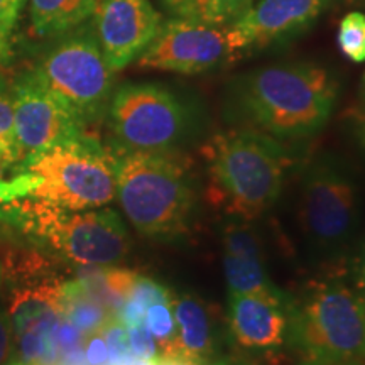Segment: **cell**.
Listing matches in <instances>:
<instances>
[{"mask_svg":"<svg viewBox=\"0 0 365 365\" xmlns=\"http://www.w3.org/2000/svg\"><path fill=\"white\" fill-rule=\"evenodd\" d=\"M202 153L208 166L210 203L234 220H255L281 196L291 161L271 135L250 129L222 132Z\"/></svg>","mask_w":365,"mask_h":365,"instance_id":"6da1fadb","label":"cell"},{"mask_svg":"<svg viewBox=\"0 0 365 365\" xmlns=\"http://www.w3.org/2000/svg\"><path fill=\"white\" fill-rule=\"evenodd\" d=\"M117 198L137 232L173 242L190 230L196 191L190 163L173 153L115 154Z\"/></svg>","mask_w":365,"mask_h":365,"instance_id":"7a4b0ae2","label":"cell"},{"mask_svg":"<svg viewBox=\"0 0 365 365\" xmlns=\"http://www.w3.org/2000/svg\"><path fill=\"white\" fill-rule=\"evenodd\" d=\"M339 83L309 63L255 70L237 86V103L250 124L274 137L318 132L331 115Z\"/></svg>","mask_w":365,"mask_h":365,"instance_id":"3957f363","label":"cell"},{"mask_svg":"<svg viewBox=\"0 0 365 365\" xmlns=\"http://www.w3.org/2000/svg\"><path fill=\"white\" fill-rule=\"evenodd\" d=\"M0 220L16 227L41 250L78 266H112L130 249L127 228L112 208L75 212L27 196L0 205Z\"/></svg>","mask_w":365,"mask_h":365,"instance_id":"277c9868","label":"cell"},{"mask_svg":"<svg viewBox=\"0 0 365 365\" xmlns=\"http://www.w3.org/2000/svg\"><path fill=\"white\" fill-rule=\"evenodd\" d=\"M287 336L303 362L365 364V299L346 282L330 279L289 307Z\"/></svg>","mask_w":365,"mask_h":365,"instance_id":"5b68a950","label":"cell"},{"mask_svg":"<svg viewBox=\"0 0 365 365\" xmlns=\"http://www.w3.org/2000/svg\"><path fill=\"white\" fill-rule=\"evenodd\" d=\"M19 171H29L38 182L31 198L59 208H102L117 198L115 154L88 135L46 150Z\"/></svg>","mask_w":365,"mask_h":365,"instance_id":"8992f818","label":"cell"},{"mask_svg":"<svg viewBox=\"0 0 365 365\" xmlns=\"http://www.w3.org/2000/svg\"><path fill=\"white\" fill-rule=\"evenodd\" d=\"M118 153H173L188 135L191 115L178 95L161 85H124L108 103Z\"/></svg>","mask_w":365,"mask_h":365,"instance_id":"52a82bcc","label":"cell"},{"mask_svg":"<svg viewBox=\"0 0 365 365\" xmlns=\"http://www.w3.org/2000/svg\"><path fill=\"white\" fill-rule=\"evenodd\" d=\"M31 75L83 124L102 117L110 103L113 70L100 44L86 33L54 44Z\"/></svg>","mask_w":365,"mask_h":365,"instance_id":"ba28073f","label":"cell"},{"mask_svg":"<svg viewBox=\"0 0 365 365\" xmlns=\"http://www.w3.org/2000/svg\"><path fill=\"white\" fill-rule=\"evenodd\" d=\"M301 230L322 252H339L352 239L360 213L355 176L333 159L313 163L299 188Z\"/></svg>","mask_w":365,"mask_h":365,"instance_id":"9c48e42d","label":"cell"},{"mask_svg":"<svg viewBox=\"0 0 365 365\" xmlns=\"http://www.w3.org/2000/svg\"><path fill=\"white\" fill-rule=\"evenodd\" d=\"M12 105L19 170L29 159L85 135L83 122L33 75L22 76L14 86Z\"/></svg>","mask_w":365,"mask_h":365,"instance_id":"30bf717a","label":"cell"},{"mask_svg":"<svg viewBox=\"0 0 365 365\" xmlns=\"http://www.w3.org/2000/svg\"><path fill=\"white\" fill-rule=\"evenodd\" d=\"M234 56L227 29L176 17L161 24L156 38L140 54L139 66L198 75Z\"/></svg>","mask_w":365,"mask_h":365,"instance_id":"8fae6325","label":"cell"},{"mask_svg":"<svg viewBox=\"0 0 365 365\" xmlns=\"http://www.w3.org/2000/svg\"><path fill=\"white\" fill-rule=\"evenodd\" d=\"M93 16L100 49L113 71L143 54L161 27L149 0H98Z\"/></svg>","mask_w":365,"mask_h":365,"instance_id":"7c38bea8","label":"cell"},{"mask_svg":"<svg viewBox=\"0 0 365 365\" xmlns=\"http://www.w3.org/2000/svg\"><path fill=\"white\" fill-rule=\"evenodd\" d=\"M325 0H261L227 29L234 53L299 34L317 21Z\"/></svg>","mask_w":365,"mask_h":365,"instance_id":"4fadbf2b","label":"cell"},{"mask_svg":"<svg viewBox=\"0 0 365 365\" xmlns=\"http://www.w3.org/2000/svg\"><path fill=\"white\" fill-rule=\"evenodd\" d=\"M228 322L234 340L249 350H272L286 341L289 307L284 294L228 296Z\"/></svg>","mask_w":365,"mask_h":365,"instance_id":"5bb4252c","label":"cell"},{"mask_svg":"<svg viewBox=\"0 0 365 365\" xmlns=\"http://www.w3.org/2000/svg\"><path fill=\"white\" fill-rule=\"evenodd\" d=\"M223 274L232 294L279 293L269 279L262 257L261 242L244 220L227 223L222 235Z\"/></svg>","mask_w":365,"mask_h":365,"instance_id":"9a60e30c","label":"cell"},{"mask_svg":"<svg viewBox=\"0 0 365 365\" xmlns=\"http://www.w3.org/2000/svg\"><path fill=\"white\" fill-rule=\"evenodd\" d=\"M171 308L176 333L168 364L207 365L215 346L207 307L193 294H178L173 296Z\"/></svg>","mask_w":365,"mask_h":365,"instance_id":"2e32d148","label":"cell"},{"mask_svg":"<svg viewBox=\"0 0 365 365\" xmlns=\"http://www.w3.org/2000/svg\"><path fill=\"white\" fill-rule=\"evenodd\" d=\"M59 301H61L63 317L73 327L78 328L83 335L100 331L110 319H113V314L97 296L91 293V289L81 277L61 282Z\"/></svg>","mask_w":365,"mask_h":365,"instance_id":"e0dca14e","label":"cell"},{"mask_svg":"<svg viewBox=\"0 0 365 365\" xmlns=\"http://www.w3.org/2000/svg\"><path fill=\"white\" fill-rule=\"evenodd\" d=\"M98 0H31V19L39 36H58L93 16Z\"/></svg>","mask_w":365,"mask_h":365,"instance_id":"ac0fdd59","label":"cell"},{"mask_svg":"<svg viewBox=\"0 0 365 365\" xmlns=\"http://www.w3.org/2000/svg\"><path fill=\"white\" fill-rule=\"evenodd\" d=\"M164 9L180 19L222 26L234 22L252 6V0H161Z\"/></svg>","mask_w":365,"mask_h":365,"instance_id":"d6986e66","label":"cell"},{"mask_svg":"<svg viewBox=\"0 0 365 365\" xmlns=\"http://www.w3.org/2000/svg\"><path fill=\"white\" fill-rule=\"evenodd\" d=\"M173 301V299H171ZM170 303H156L148 308L144 318V325L150 331L158 344L156 362H170L173 352V341H175L176 323L173 317V308Z\"/></svg>","mask_w":365,"mask_h":365,"instance_id":"ffe728a7","label":"cell"},{"mask_svg":"<svg viewBox=\"0 0 365 365\" xmlns=\"http://www.w3.org/2000/svg\"><path fill=\"white\" fill-rule=\"evenodd\" d=\"M336 43L341 54L354 63L365 61V14L349 12L340 21Z\"/></svg>","mask_w":365,"mask_h":365,"instance_id":"44dd1931","label":"cell"},{"mask_svg":"<svg viewBox=\"0 0 365 365\" xmlns=\"http://www.w3.org/2000/svg\"><path fill=\"white\" fill-rule=\"evenodd\" d=\"M102 333L105 341H107L108 365H145V362L132 354L127 328L118 319H110L102 328Z\"/></svg>","mask_w":365,"mask_h":365,"instance_id":"7402d4cb","label":"cell"},{"mask_svg":"<svg viewBox=\"0 0 365 365\" xmlns=\"http://www.w3.org/2000/svg\"><path fill=\"white\" fill-rule=\"evenodd\" d=\"M36 178L29 171H17L11 180H6L0 173V205L14 200L27 198L36 190Z\"/></svg>","mask_w":365,"mask_h":365,"instance_id":"603a6c76","label":"cell"},{"mask_svg":"<svg viewBox=\"0 0 365 365\" xmlns=\"http://www.w3.org/2000/svg\"><path fill=\"white\" fill-rule=\"evenodd\" d=\"M129 299H134L137 303L143 304L144 308H149L156 303H170L173 294L159 282L149 279V277L139 276L134 286H132Z\"/></svg>","mask_w":365,"mask_h":365,"instance_id":"cb8c5ba5","label":"cell"},{"mask_svg":"<svg viewBox=\"0 0 365 365\" xmlns=\"http://www.w3.org/2000/svg\"><path fill=\"white\" fill-rule=\"evenodd\" d=\"M0 148L16 154L19 158V148H17L16 127H14V105L12 100L6 93L0 91ZM21 164V158H19Z\"/></svg>","mask_w":365,"mask_h":365,"instance_id":"d4e9b609","label":"cell"},{"mask_svg":"<svg viewBox=\"0 0 365 365\" xmlns=\"http://www.w3.org/2000/svg\"><path fill=\"white\" fill-rule=\"evenodd\" d=\"M127 335H129V345L132 354L137 359H140L145 364L156 362L158 359V344L150 331L145 325H139L134 328H127Z\"/></svg>","mask_w":365,"mask_h":365,"instance_id":"484cf974","label":"cell"},{"mask_svg":"<svg viewBox=\"0 0 365 365\" xmlns=\"http://www.w3.org/2000/svg\"><path fill=\"white\" fill-rule=\"evenodd\" d=\"M21 6L17 0H0V61L9 56L11 36Z\"/></svg>","mask_w":365,"mask_h":365,"instance_id":"4316f807","label":"cell"},{"mask_svg":"<svg viewBox=\"0 0 365 365\" xmlns=\"http://www.w3.org/2000/svg\"><path fill=\"white\" fill-rule=\"evenodd\" d=\"M83 354L86 365H108V349L102 330L85 335Z\"/></svg>","mask_w":365,"mask_h":365,"instance_id":"83f0119b","label":"cell"},{"mask_svg":"<svg viewBox=\"0 0 365 365\" xmlns=\"http://www.w3.org/2000/svg\"><path fill=\"white\" fill-rule=\"evenodd\" d=\"M16 352V339L11 318L6 312H0V365H6Z\"/></svg>","mask_w":365,"mask_h":365,"instance_id":"f1b7e54d","label":"cell"},{"mask_svg":"<svg viewBox=\"0 0 365 365\" xmlns=\"http://www.w3.org/2000/svg\"><path fill=\"white\" fill-rule=\"evenodd\" d=\"M349 118L350 124H352L355 139L365 149V98L362 105H359V107H355L349 112Z\"/></svg>","mask_w":365,"mask_h":365,"instance_id":"f546056e","label":"cell"},{"mask_svg":"<svg viewBox=\"0 0 365 365\" xmlns=\"http://www.w3.org/2000/svg\"><path fill=\"white\" fill-rule=\"evenodd\" d=\"M360 293L365 299V242L362 247V255H360Z\"/></svg>","mask_w":365,"mask_h":365,"instance_id":"4dcf8cb0","label":"cell"},{"mask_svg":"<svg viewBox=\"0 0 365 365\" xmlns=\"http://www.w3.org/2000/svg\"><path fill=\"white\" fill-rule=\"evenodd\" d=\"M213 365H254L247 362V360H242V359H223V360H218Z\"/></svg>","mask_w":365,"mask_h":365,"instance_id":"1f68e13d","label":"cell"},{"mask_svg":"<svg viewBox=\"0 0 365 365\" xmlns=\"http://www.w3.org/2000/svg\"><path fill=\"white\" fill-rule=\"evenodd\" d=\"M360 91H362V98H365V73L362 76V83H360Z\"/></svg>","mask_w":365,"mask_h":365,"instance_id":"d6a6232c","label":"cell"},{"mask_svg":"<svg viewBox=\"0 0 365 365\" xmlns=\"http://www.w3.org/2000/svg\"><path fill=\"white\" fill-rule=\"evenodd\" d=\"M145 365H178V364H168V362H150V364H145Z\"/></svg>","mask_w":365,"mask_h":365,"instance_id":"836d02e7","label":"cell"},{"mask_svg":"<svg viewBox=\"0 0 365 365\" xmlns=\"http://www.w3.org/2000/svg\"><path fill=\"white\" fill-rule=\"evenodd\" d=\"M6 365H27V364L21 362V360H19V362H12V364H6Z\"/></svg>","mask_w":365,"mask_h":365,"instance_id":"e575fe53","label":"cell"},{"mask_svg":"<svg viewBox=\"0 0 365 365\" xmlns=\"http://www.w3.org/2000/svg\"><path fill=\"white\" fill-rule=\"evenodd\" d=\"M17 2H19V6L22 7V4H24V0H17Z\"/></svg>","mask_w":365,"mask_h":365,"instance_id":"d590c367","label":"cell"},{"mask_svg":"<svg viewBox=\"0 0 365 365\" xmlns=\"http://www.w3.org/2000/svg\"><path fill=\"white\" fill-rule=\"evenodd\" d=\"M0 282H2V269H0Z\"/></svg>","mask_w":365,"mask_h":365,"instance_id":"8d00e7d4","label":"cell"},{"mask_svg":"<svg viewBox=\"0 0 365 365\" xmlns=\"http://www.w3.org/2000/svg\"><path fill=\"white\" fill-rule=\"evenodd\" d=\"M359 365H365V364H359Z\"/></svg>","mask_w":365,"mask_h":365,"instance_id":"74e56055","label":"cell"},{"mask_svg":"<svg viewBox=\"0 0 365 365\" xmlns=\"http://www.w3.org/2000/svg\"><path fill=\"white\" fill-rule=\"evenodd\" d=\"M364 2H365V0H364Z\"/></svg>","mask_w":365,"mask_h":365,"instance_id":"f35d334b","label":"cell"}]
</instances>
